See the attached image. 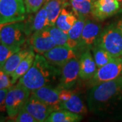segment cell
Returning a JSON list of instances; mask_svg holds the SVG:
<instances>
[{"label": "cell", "mask_w": 122, "mask_h": 122, "mask_svg": "<svg viewBox=\"0 0 122 122\" xmlns=\"http://www.w3.org/2000/svg\"><path fill=\"white\" fill-rule=\"evenodd\" d=\"M92 0H85L81 2L70 1L73 11L76 14L78 18L86 19L87 16L92 13Z\"/></svg>", "instance_id": "obj_24"}, {"label": "cell", "mask_w": 122, "mask_h": 122, "mask_svg": "<svg viewBox=\"0 0 122 122\" xmlns=\"http://www.w3.org/2000/svg\"><path fill=\"white\" fill-rule=\"evenodd\" d=\"M29 51L30 49L21 48L20 50L13 54L9 58L1 69L4 71L5 73L8 74L9 75H11V74L17 68L18 66L19 65L20 62L26 56Z\"/></svg>", "instance_id": "obj_21"}, {"label": "cell", "mask_w": 122, "mask_h": 122, "mask_svg": "<svg viewBox=\"0 0 122 122\" xmlns=\"http://www.w3.org/2000/svg\"><path fill=\"white\" fill-rule=\"evenodd\" d=\"M24 107L37 122H46L50 115L54 111L51 107L41 101L31 92Z\"/></svg>", "instance_id": "obj_12"}, {"label": "cell", "mask_w": 122, "mask_h": 122, "mask_svg": "<svg viewBox=\"0 0 122 122\" xmlns=\"http://www.w3.org/2000/svg\"><path fill=\"white\" fill-rule=\"evenodd\" d=\"M92 1H96V0H92Z\"/></svg>", "instance_id": "obj_38"}, {"label": "cell", "mask_w": 122, "mask_h": 122, "mask_svg": "<svg viewBox=\"0 0 122 122\" xmlns=\"http://www.w3.org/2000/svg\"><path fill=\"white\" fill-rule=\"evenodd\" d=\"M47 0H24L27 14L36 13L41 8Z\"/></svg>", "instance_id": "obj_28"}, {"label": "cell", "mask_w": 122, "mask_h": 122, "mask_svg": "<svg viewBox=\"0 0 122 122\" xmlns=\"http://www.w3.org/2000/svg\"><path fill=\"white\" fill-rule=\"evenodd\" d=\"M21 49V47L7 46L0 44V69L2 68L6 61L13 54L18 52Z\"/></svg>", "instance_id": "obj_27"}, {"label": "cell", "mask_w": 122, "mask_h": 122, "mask_svg": "<svg viewBox=\"0 0 122 122\" xmlns=\"http://www.w3.org/2000/svg\"><path fill=\"white\" fill-rule=\"evenodd\" d=\"M82 119L81 115L65 109L54 111L50 115L46 122H77Z\"/></svg>", "instance_id": "obj_22"}, {"label": "cell", "mask_w": 122, "mask_h": 122, "mask_svg": "<svg viewBox=\"0 0 122 122\" xmlns=\"http://www.w3.org/2000/svg\"><path fill=\"white\" fill-rule=\"evenodd\" d=\"M76 1V2H81V1H83L85 0H70V1Z\"/></svg>", "instance_id": "obj_35"}, {"label": "cell", "mask_w": 122, "mask_h": 122, "mask_svg": "<svg viewBox=\"0 0 122 122\" xmlns=\"http://www.w3.org/2000/svg\"><path fill=\"white\" fill-rule=\"evenodd\" d=\"M100 26L98 24L90 20H86L79 48L86 50L93 48L100 35Z\"/></svg>", "instance_id": "obj_14"}, {"label": "cell", "mask_w": 122, "mask_h": 122, "mask_svg": "<svg viewBox=\"0 0 122 122\" xmlns=\"http://www.w3.org/2000/svg\"><path fill=\"white\" fill-rule=\"evenodd\" d=\"M117 1L119 2V4H121V5H122V0H117Z\"/></svg>", "instance_id": "obj_36"}, {"label": "cell", "mask_w": 122, "mask_h": 122, "mask_svg": "<svg viewBox=\"0 0 122 122\" xmlns=\"http://www.w3.org/2000/svg\"><path fill=\"white\" fill-rule=\"evenodd\" d=\"M87 103L88 110L99 117L122 119V76L92 86Z\"/></svg>", "instance_id": "obj_1"}, {"label": "cell", "mask_w": 122, "mask_h": 122, "mask_svg": "<svg viewBox=\"0 0 122 122\" xmlns=\"http://www.w3.org/2000/svg\"><path fill=\"white\" fill-rule=\"evenodd\" d=\"M60 90L58 87H52L51 86H46L31 91L37 98L51 107L52 110L58 111L61 109V102L60 100Z\"/></svg>", "instance_id": "obj_13"}, {"label": "cell", "mask_w": 122, "mask_h": 122, "mask_svg": "<svg viewBox=\"0 0 122 122\" xmlns=\"http://www.w3.org/2000/svg\"><path fill=\"white\" fill-rule=\"evenodd\" d=\"M122 76V56L114 58L107 64L98 68L93 77L90 79L91 87L113 80Z\"/></svg>", "instance_id": "obj_7"}, {"label": "cell", "mask_w": 122, "mask_h": 122, "mask_svg": "<svg viewBox=\"0 0 122 122\" xmlns=\"http://www.w3.org/2000/svg\"><path fill=\"white\" fill-rule=\"evenodd\" d=\"M16 122H37V121L30 115L23 107L17 114L16 117L14 119Z\"/></svg>", "instance_id": "obj_29"}, {"label": "cell", "mask_w": 122, "mask_h": 122, "mask_svg": "<svg viewBox=\"0 0 122 122\" xmlns=\"http://www.w3.org/2000/svg\"><path fill=\"white\" fill-rule=\"evenodd\" d=\"M13 86L10 75L0 69V90L8 88Z\"/></svg>", "instance_id": "obj_30"}, {"label": "cell", "mask_w": 122, "mask_h": 122, "mask_svg": "<svg viewBox=\"0 0 122 122\" xmlns=\"http://www.w3.org/2000/svg\"><path fill=\"white\" fill-rule=\"evenodd\" d=\"M42 55L52 65L61 69L71 59L77 58L74 50L66 46H56Z\"/></svg>", "instance_id": "obj_10"}, {"label": "cell", "mask_w": 122, "mask_h": 122, "mask_svg": "<svg viewBox=\"0 0 122 122\" xmlns=\"http://www.w3.org/2000/svg\"><path fill=\"white\" fill-rule=\"evenodd\" d=\"M92 50L97 69L107 64L114 58V57L112 56L108 52H107L105 50L98 46L97 44L94 46Z\"/></svg>", "instance_id": "obj_25"}, {"label": "cell", "mask_w": 122, "mask_h": 122, "mask_svg": "<svg viewBox=\"0 0 122 122\" xmlns=\"http://www.w3.org/2000/svg\"><path fill=\"white\" fill-rule=\"evenodd\" d=\"M27 37L25 22H16L0 25V37L1 44L21 47Z\"/></svg>", "instance_id": "obj_6"}, {"label": "cell", "mask_w": 122, "mask_h": 122, "mask_svg": "<svg viewBox=\"0 0 122 122\" xmlns=\"http://www.w3.org/2000/svg\"><path fill=\"white\" fill-rule=\"evenodd\" d=\"M86 19L78 18L77 20L74 24V25L67 32V34L69 35V37L70 39L78 43L79 46V42H80L81 37L82 35L83 28L86 24Z\"/></svg>", "instance_id": "obj_26"}, {"label": "cell", "mask_w": 122, "mask_h": 122, "mask_svg": "<svg viewBox=\"0 0 122 122\" xmlns=\"http://www.w3.org/2000/svg\"><path fill=\"white\" fill-rule=\"evenodd\" d=\"M26 13L24 0H0V25L23 22Z\"/></svg>", "instance_id": "obj_4"}, {"label": "cell", "mask_w": 122, "mask_h": 122, "mask_svg": "<svg viewBox=\"0 0 122 122\" xmlns=\"http://www.w3.org/2000/svg\"><path fill=\"white\" fill-rule=\"evenodd\" d=\"M5 118L3 115H0V122H5Z\"/></svg>", "instance_id": "obj_34"}, {"label": "cell", "mask_w": 122, "mask_h": 122, "mask_svg": "<svg viewBox=\"0 0 122 122\" xmlns=\"http://www.w3.org/2000/svg\"><path fill=\"white\" fill-rule=\"evenodd\" d=\"M73 92L70 91L69 90L67 89H61L60 90V94H59V96H60V100H61V103L65 102L68 100H69L70 98L73 95Z\"/></svg>", "instance_id": "obj_32"}, {"label": "cell", "mask_w": 122, "mask_h": 122, "mask_svg": "<svg viewBox=\"0 0 122 122\" xmlns=\"http://www.w3.org/2000/svg\"><path fill=\"white\" fill-rule=\"evenodd\" d=\"M79 77V61L75 58L61 68L60 81L57 87L70 90L74 86Z\"/></svg>", "instance_id": "obj_9"}, {"label": "cell", "mask_w": 122, "mask_h": 122, "mask_svg": "<svg viewBox=\"0 0 122 122\" xmlns=\"http://www.w3.org/2000/svg\"><path fill=\"white\" fill-rule=\"evenodd\" d=\"M9 88L10 87L0 90V115H2V114L1 113H7L5 99H6L7 94L8 92Z\"/></svg>", "instance_id": "obj_31"}, {"label": "cell", "mask_w": 122, "mask_h": 122, "mask_svg": "<svg viewBox=\"0 0 122 122\" xmlns=\"http://www.w3.org/2000/svg\"><path fill=\"white\" fill-rule=\"evenodd\" d=\"M96 44L114 58L122 56V33L117 25L112 24L106 27L99 35Z\"/></svg>", "instance_id": "obj_3"}, {"label": "cell", "mask_w": 122, "mask_h": 122, "mask_svg": "<svg viewBox=\"0 0 122 122\" xmlns=\"http://www.w3.org/2000/svg\"><path fill=\"white\" fill-rule=\"evenodd\" d=\"M1 37H0V44H1Z\"/></svg>", "instance_id": "obj_37"}, {"label": "cell", "mask_w": 122, "mask_h": 122, "mask_svg": "<svg viewBox=\"0 0 122 122\" xmlns=\"http://www.w3.org/2000/svg\"><path fill=\"white\" fill-rule=\"evenodd\" d=\"M79 77L90 80L96 73L97 66L90 49L86 50L79 58Z\"/></svg>", "instance_id": "obj_16"}, {"label": "cell", "mask_w": 122, "mask_h": 122, "mask_svg": "<svg viewBox=\"0 0 122 122\" xmlns=\"http://www.w3.org/2000/svg\"><path fill=\"white\" fill-rule=\"evenodd\" d=\"M29 44L30 48L39 54H43L56 46L51 37L48 26L33 33L29 38Z\"/></svg>", "instance_id": "obj_8"}, {"label": "cell", "mask_w": 122, "mask_h": 122, "mask_svg": "<svg viewBox=\"0 0 122 122\" xmlns=\"http://www.w3.org/2000/svg\"><path fill=\"white\" fill-rule=\"evenodd\" d=\"M61 109L68 110L79 115L85 114L87 112V108L83 104V101L81 100L79 96L74 93L69 100L61 103Z\"/></svg>", "instance_id": "obj_23"}, {"label": "cell", "mask_w": 122, "mask_h": 122, "mask_svg": "<svg viewBox=\"0 0 122 122\" xmlns=\"http://www.w3.org/2000/svg\"><path fill=\"white\" fill-rule=\"evenodd\" d=\"M59 76V68L52 65L42 54H37L30 69L19 79L18 83L33 91L43 86H51Z\"/></svg>", "instance_id": "obj_2"}, {"label": "cell", "mask_w": 122, "mask_h": 122, "mask_svg": "<svg viewBox=\"0 0 122 122\" xmlns=\"http://www.w3.org/2000/svg\"><path fill=\"white\" fill-rule=\"evenodd\" d=\"M30 92L29 89L18 83L9 88L5 99L6 113L9 118L14 119L16 117L29 99Z\"/></svg>", "instance_id": "obj_5"}, {"label": "cell", "mask_w": 122, "mask_h": 122, "mask_svg": "<svg viewBox=\"0 0 122 122\" xmlns=\"http://www.w3.org/2000/svg\"><path fill=\"white\" fill-rule=\"evenodd\" d=\"M117 25V27L120 29V30L122 31V18L118 21V22L116 24Z\"/></svg>", "instance_id": "obj_33"}, {"label": "cell", "mask_w": 122, "mask_h": 122, "mask_svg": "<svg viewBox=\"0 0 122 122\" xmlns=\"http://www.w3.org/2000/svg\"><path fill=\"white\" fill-rule=\"evenodd\" d=\"M35 56L36 55L35 54V52L32 49L30 50L26 56L20 62L16 70L11 74L10 77L13 85L16 83V81L19 80V79L24 76L27 73V71L30 69L31 66L33 65L34 62Z\"/></svg>", "instance_id": "obj_19"}, {"label": "cell", "mask_w": 122, "mask_h": 122, "mask_svg": "<svg viewBox=\"0 0 122 122\" xmlns=\"http://www.w3.org/2000/svg\"><path fill=\"white\" fill-rule=\"evenodd\" d=\"M121 4L117 0H96L92 4V15L97 20H104L119 12Z\"/></svg>", "instance_id": "obj_11"}, {"label": "cell", "mask_w": 122, "mask_h": 122, "mask_svg": "<svg viewBox=\"0 0 122 122\" xmlns=\"http://www.w3.org/2000/svg\"><path fill=\"white\" fill-rule=\"evenodd\" d=\"M50 26L48 17L47 11L43 6L35 13L33 17H29V20L25 22L26 36H30L36 31L43 30Z\"/></svg>", "instance_id": "obj_15"}, {"label": "cell", "mask_w": 122, "mask_h": 122, "mask_svg": "<svg viewBox=\"0 0 122 122\" xmlns=\"http://www.w3.org/2000/svg\"><path fill=\"white\" fill-rule=\"evenodd\" d=\"M68 5H67L62 10L55 24L58 28L61 29V30L66 33L70 30V29L74 25L78 19V18L76 17V14L74 13V12L69 11L66 8Z\"/></svg>", "instance_id": "obj_20"}, {"label": "cell", "mask_w": 122, "mask_h": 122, "mask_svg": "<svg viewBox=\"0 0 122 122\" xmlns=\"http://www.w3.org/2000/svg\"><path fill=\"white\" fill-rule=\"evenodd\" d=\"M48 29L56 46H66L74 50L79 48L78 43L71 40L69 37L67 33L58 28L56 25L48 26Z\"/></svg>", "instance_id": "obj_17"}, {"label": "cell", "mask_w": 122, "mask_h": 122, "mask_svg": "<svg viewBox=\"0 0 122 122\" xmlns=\"http://www.w3.org/2000/svg\"><path fill=\"white\" fill-rule=\"evenodd\" d=\"M69 4L66 0H47L44 7L47 11L48 17L50 26L55 25L56 20L62 10Z\"/></svg>", "instance_id": "obj_18"}]
</instances>
